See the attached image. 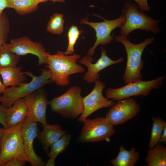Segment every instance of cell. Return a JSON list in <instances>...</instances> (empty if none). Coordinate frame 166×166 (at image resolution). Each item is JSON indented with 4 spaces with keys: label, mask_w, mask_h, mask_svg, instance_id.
Returning a JSON list of instances; mask_svg holds the SVG:
<instances>
[{
    "label": "cell",
    "mask_w": 166,
    "mask_h": 166,
    "mask_svg": "<svg viewBox=\"0 0 166 166\" xmlns=\"http://www.w3.org/2000/svg\"><path fill=\"white\" fill-rule=\"evenodd\" d=\"M48 64L45 66L51 72V80L59 86H65L69 83L70 75L81 73L84 68L77 63L80 56L75 54L66 55L58 50L54 54L46 52Z\"/></svg>",
    "instance_id": "obj_1"
},
{
    "label": "cell",
    "mask_w": 166,
    "mask_h": 166,
    "mask_svg": "<svg viewBox=\"0 0 166 166\" xmlns=\"http://www.w3.org/2000/svg\"><path fill=\"white\" fill-rule=\"evenodd\" d=\"M114 38L124 45L127 55L126 67L122 77L124 83L126 84L141 80V71L144 67L142 55L146 46L153 42L154 38H147L137 44L130 42L127 37L121 35L115 36Z\"/></svg>",
    "instance_id": "obj_2"
},
{
    "label": "cell",
    "mask_w": 166,
    "mask_h": 166,
    "mask_svg": "<svg viewBox=\"0 0 166 166\" xmlns=\"http://www.w3.org/2000/svg\"><path fill=\"white\" fill-rule=\"evenodd\" d=\"M125 21L120 28V35L126 37L136 30L151 31L157 34L160 31L159 27L162 19H154L139 8L136 4L130 2H125L121 10Z\"/></svg>",
    "instance_id": "obj_3"
},
{
    "label": "cell",
    "mask_w": 166,
    "mask_h": 166,
    "mask_svg": "<svg viewBox=\"0 0 166 166\" xmlns=\"http://www.w3.org/2000/svg\"><path fill=\"white\" fill-rule=\"evenodd\" d=\"M41 70V72L39 76H35L29 71L25 72L26 76L32 78L30 82H24L17 86L6 87L2 93V96H0V102L2 105L9 108L16 100L28 96L36 90L42 88L46 84L52 82L51 71L46 69H42Z\"/></svg>",
    "instance_id": "obj_4"
},
{
    "label": "cell",
    "mask_w": 166,
    "mask_h": 166,
    "mask_svg": "<svg viewBox=\"0 0 166 166\" xmlns=\"http://www.w3.org/2000/svg\"><path fill=\"white\" fill-rule=\"evenodd\" d=\"M81 92L80 87H71L63 94L49 101L52 111L65 118H77L84 110Z\"/></svg>",
    "instance_id": "obj_5"
},
{
    "label": "cell",
    "mask_w": 166,
    "mask_h": 166,
    "mask_svg": "<svg viewBox=\"0 0 166 166\" xmlns=\"http://www.w3.org/2000/svg\"><path fill=\"white\" fill-rule=\"evenodd\" d=\"M23 121L7 128H3L0 149V166H3L13 158L27 161L22 136Z\"/></svg>",
    "instance_id": "obj_6"
},
{
    "label": "cell",
    "mask_w": 166,
    "mask_h": 166,
    "mask_svg": "<svg viewBox=\"0 0 166 166\" xmlns=\"http://www.w3.org/2000/svg\"><path fill=\"white\" fill-rule=\"evenodd\" d=\"M165 78V76L163 75L151 80H140L129 83L120 88H109L106 91V97L113 101H119L132 96H147L152 90L160 88Z\"/></svg>",
    "instance_id": "obj_7"
},
{
    "label": "cell",
    "mask_w": 166,
    "mask_h": 166,
    "mask_svg": "<svg viewBox=\"0 0 166 166\" xmlns=\"http://www.w3.org/2000/svg\"><path fill=\"white\" fill-rule=\"evenodd\" d=\"M77 141L88 143L106 141L110 142V138L115 133L113 125L105 118L99 117L92 119H86Z\"/></svg>",
    "instance_id": "obj_8"
},
{
    "label": "cell",
    "mask_w": 166,
    "mask_h": 166,
    "mask_svg": "<svg viewBox=\"0 0 166 166\" xmlns=\"http://www.w3.org/2000/svg\"><path fill=\"white\" fill-rule=\"evenodd\" d=\"M103 19L104 21L96 22H89L85 18L80 19L81 24L89 25L96 32V40L93 46L88 50L87 53L88 56H93L96 49L99 45H105L110 43L114 39L113 36L111 35L112 31L117 28H120L125 21L124 17L122 14L119 18L113 20Z\"/></svg>",
    "instance_id": "obj_9"
},
{
    "label": "cell",
    "mask_w": 166,
    "mask_h": 166,
    "mask_svg": "<svg viewBox=\"0 0 166 166\" xmlns=\"http://www.w3.org/2000/svg\"><path fill=\"white\" fill-rule=\"evenodd\" d=\"M110 107L105 118L113 126L123 124L133 118L141 110L140 105L130 97L119 101Z\"/></svg>",
    "instance_id": "obj_10"
},
{
    "label": "cell",
    "mask_w": 166,
    "mask_h": 166,
    "mask_svg": "<svg viewBox=\"0 0 166 166\" xmlns=\"http://www.w3.org/2000/svg\"><path fill=\"white\" fill-rule=\"evenodd\" d=\"M95 83V86L91 91L83 97L84 110L77 119L78 122H82L97 110L110 107L114 104L113 100L105 97L103 95V91L105 87V84L99 80Z\"/></svg>",
    "instance_id": "obj_11"
},
{
    "label": "cell",
    "mask_w": 166,
    "mask_h": 166,
    "mask_svg": "<svg viewBox=\"0 0 166 166\" xmlns=\"http://www.w3.org/2000/svg\"><path fill=\"white\" fill-rule=\"evenodd\" d=\"M10 51L20 56L28 54L36 56L38 59V66L48 64L46 52L44 46L41 43L32 41L27 36L11 39Z\"/></svg>",
    "instance_id": "obj_12"
},
{
    "label": "cell",
    "mask_w": 166,
    "mask_h": 166,
    "mask_svg": "<svg viewBox=\"0 0 166 166\" xmlns=\"http://www.w3.org/2000/svg\"><path fill=\"white\" fill-rule=\"evenodd\" d=\"M47 93L42 88L24 97L27 107L26 117L33 121L46 124V110L49 101L47 100Z\"/></svg>",
    "instance_id": "obj_13"
},
{
    "label": "cell",
    "mask_w": 166,
    "mask_h": 166,
    "mask_svg": "<svg viewBox=\"0 0 166 166\" xmlns=\"http://www.w3.org/2000/svg\"><path fill=\"white\" fill-rule=\"evenodd\" d=\"M37 122L32 121L26 117L22 127V136L24 147L26 161L32 166H44L45 163L36 153L33 143L37 137L38 128Z\"/></svg>",
    "instance_id": "obj_14"
},
{
    "label": "cell",
    "mask_w": 166,
    "mask_h": 166,
    "mask_svg": "<svg viewBox=\"0 0 166 166\" xmlns=\"http://www.w3.org/2000/svg\"><path fill=\"white\" fill-rule=\"evenodd\" d=\"M124 58L121 57L116 60H112L107 54L106 50L101 47V56L95 63L91 56L85 55L78 60V62L86 66L88 69L87 71L84 75V80L87 83H95L100 79L99 72L105 68L113 65L122 62Z\"/></svg>",
    "instance_id": "obj_15"
},
{
    "label": "cell",
    "mask_w": 166,
    "mask_h": 166,
    "mask_svg": "<svg viewBox=\"0 0 166 166\" xmlns=\"http://www.w3.org/2000/svg\"><path fill=\"white\" fill-rule=\"evenodd\" d=\"M41 125L43 130L38 134L37 137L44 150L48 152L50 146L66 132L62 130L61 126L57 124L49 125L47 123Z\"/></svg>",
    "instance_id": "obj_16"
},
{
    "label": "cell",
    "mask_w": 166,
    "mask_h": 166,
    "mask_svg": "<svg viewBox=\"0 0 166 166\" xmlns=\"http://www.w3.org/2000/svg\"><path fill=\"white\" fill-rule=\"evenodd\" d=\"M27 107L24 98L16 100L12 105L7 109L6 120L8 128L23 121L26 117Z\"/></svg>",
    "instance_id": "obj_17"
},
{
    "label": "cell",
    "mask_w": 166,
    "mask_h": 166,
    "mask_svg": "<svg viewBox=\"0 0 166 166\" xmlns=\"http://www.w3.org/2000/svg\"><path fill=\"white\" fill-rule=\"evenodd\" d=\"M21 66L4 68L0 69L3 84L6 88L8 86H17L26 80L25 72H21Z\"/></svg>",
    "instance_id": "obj_18"
},
{
    "label": "cell",
    "mask_w": 166,
    "mask_h": 166,
    "mask_svg": "<svg viewBox=\"0 0 166 166\" xmlns=\"http://www.w3.org/2000/svg\"><path fill=\"white\" fill-rule=\"evenodd\" d=\"M140 154L134 147L130 150L125 149L121 145L117 156L111 159L110 162L114 166H133L140 158Z\"/></svg>",
    "instance_id": "obj_19"
},
{
    "label": "cell",
    "mask_w": 166,
    "mask_h": 166,
    "mask_svg": "<svg viewBox=\"0 0 166 166\" xmlns=\"http://www.w3.org/2000/svg\"><path fill=\"white\" fill-rule=\"evenodd\" d=\"M145 160L147 166H166V147L158 143L147 151Z\"/></svg>",
    "instance_id": "obj_20"
},
{
    "label": "cell",
    "mask_w": 166,
    "mask_h": 166,
    "mask_svg": "<svg viewBox=\"0 0 166 166\" xmlns=\"http://www.w3.org/2000/svg\"><path fill=\"white\" fill-rule=\"evenodd\" d=\"M8 1L7 8L14 9L20 16L37 11L39 4L36 0H8Z\"/></svg>",
    "instance_id": "obj_21"
},
{
    "label": "cell",
    "mask_w": 166,
    "mask_h": 166,
    "mask_svg": "<svg viewBox=\"0 0 166 166\" xmlns=\"http://www.w3.org/2000/svg\"><path fill=\"white\" fill-rule=\"evenodd\" d=\"M10 43L6 42L0 46V69L16 66L20 56L10 51Z\"/></svg>",
    "instance_id": "obj_22"
},
{
    "label": "cell",
    "mask_w": 166,
    "mask_h": 166,
    "mask_svg": "<svg viewBox=\"0 0 166 166\" xmlns=\"http://www.w3.org/2000/svg\"><path fill=\"white\" fill-rule=\"evenodd\" d=\"M152 119L153 123L148 146L149 148L153 147L159 142L164 128L166 125V122L159 117L152 116Z\"/></svg>",
    "instance_id": "obj_23"
},
{
    "label": "cell",
    "mask_w": 166,
    "mask_h": 166,
    "mask_svg": "<svg viewBox=\"0 0 166 166\" xmlns=\"http://www.w3.org/2000/svg\"><path fill=\"white\" fill-rule=\"evenodd\" d=\"M71 135L66 133L50 147V150L48 152V157L55 159L57 156L65 150L69 144Z\"/></svg>",
    "instance_id": "obj_24"
},
{
    "label": "cell",
    "mask_w": 166,
    "mask_h": 166,
    "mask_svg": "<svg viewBox=\"0 0 166 166\" xmlns=\"http://www.w3.org/2000/svg\"><path fill=\"white\" fill-rule=\"evenodd\" d=\"M63 15L55 13L50 18L48 22L46 30L49 32L55 34H61L64 31L65 20Z\"/></svg>",
    "instance_id": "obj_25"
},
{
    "label": "cell",
    "mask_w": 166,
    "mask_h": 166,
    "mask_svg": "<svg viewBox=\"0 0 166 166\" xmlns=\"http://www.w3.org/2000/svg\"><path fill=\"white\" fill-rule=\"evenodd\" d=\"M82 32L79 30L78 27L73 25L69 28L68 32V45L64 53L66 55H72L74 53V46L80 35Z\"/></svg>",
    "instance_id": "obj_26"
},
{
    "label": "cell",
    "mask_w": 166,
    "mask_h": 166,
    "mask_svg": "<svg viewBox=\"0 0 166 166\" xmlns=\"http://www.w3.org/2000/svg\"><path fill=\"white\" fill-rule=\"evenodd\" d=\"M10 31V22L3 12L0 15V46L6 43Z\"/></svg>",
    "instance_id": "obj_27"
},
{
    "label": "cell",
    "mask_w": 166,
    "mask_h": 166,
    "mask_svg": "<svg viewBox=\"0 0 166 166\" xmlns=\"http://www.w3.org/2000/svg\"><path fill=\"white\" fill-rule=\"evenodd\" d=\"M26 161L18 158H13L7 161L3 166H23Z\"/></svg>",
    "instance_id": "obj_28"
},
{
    "label": "cell",
    "mask_w": 166,
    "mask_h": 166,
    "mask_svg": "<svg viewBox=\"0 0 166 166\" xmlns=\"http://www.w3.org/2000/svg\"><path fill=\"white\" fill-rule=\"evenodd\" d=\"M7 109L2 105H0V123L3 126L4 129L8 128L6 120Z\"/></svg>",
    "instance_id": "obj_29"
},
{
    "label": "cell",
    "mask_w": 166,
    "mask_h": 166,
    "mask_svg": "<svg viewBox=\"0 0 166 166\" xmlns=\"http://www.w3.org/2000/svg\"><path fill=\"white\" fill-rule=\"evenodd\" d=\"M133 0L138 5L139 8L143 11H148L150 10L151 7L148 5V0Z\"/></svg>",
    "instance_id": "obj_30"
},
{
    "label": "cell",
    "mask_w": 166,
    "mask_h": 166,
    "mask_svg": "<svg viewBox=\"0 0 166 166\" xmlns=\"http://www.w3.org/2000/svg\"><path fill=\"white\" fill-rule=\"evenodd\" d=\"M8 3V0H0V15L4 12L5 9L7 8Z\"/></svg>",
    "instance_id": "obj_31"
},
{
    "label": "cell",
    "mask_w": 166,
    "mask_h": 166,
    "mask_svg": "<svg viewBox=\"0 0 166 166\" xmlns=\"http://www.w3.org/2000/svg\"><path fill=\"white\" fill-rule=\"evenodd\" d=\"M159 143L162 144H166V125L164 128L163 132L159 141Z\"/></svg>",
    "instance_id": "obj_32"
},
{
    "label": "cell",
    "mask_w": 166,
    "mask_h": 166,
    "mask_svg": "<svg viewBox=\"0 0 166 166\" xmlns=\"http://www.w3.org/2000/svg\"><path fill=\"white\" fill-rule=\"evenodd\" d=\"M55 159L52 158H49L45 163V166H54L55 165Z\"/></svg>",
    "instance_id": "obj_33"
},
{
    "label": "cell",
    "mask_w": 166,
    "mask_h": 166,
    "mask_svg": "<svg viewBox=\"0 0 166 166\" xmlns=\"http://www.w3.org/2000/svg\"><path fill=\"white\" fill-rule=\"evenodd\" d=\"M38 3L39 4L41 2H45L47 1H51L53 3L56 2H65V0H36Z\"/></svg>",
    "instance_id": "obj_34"
},
{
    "label": "cell",
    "mask_w": 166,
    "mask_h": 166,
    "mask_svg": "<svg viewBox=\"0 0 166 166\" xmlns=\"http://www.w3.org/2000/svg\"><path fill=\"white\" fill-rule=\"evenodd\" d=\"M6 88V87L0 80V94L3 93Z\"/></svg>",
    "instance_id": "obj_35"
},
{
    "label": "cell",
    "mask_w": 166,
    "mask_h": 166,
    "mask_svg": "<svg viewBox=\"0 0 166 166\" xmlns=\"http://www.w3.org/2000/svg\"><path fill=\"white\" fill-rule=\"evenodd\" d=\"M3 128H0V147H1V139L2 136V134L3 133Z\"/></svg>",
    "instance_id": "obj_36"
}]
</instances>
